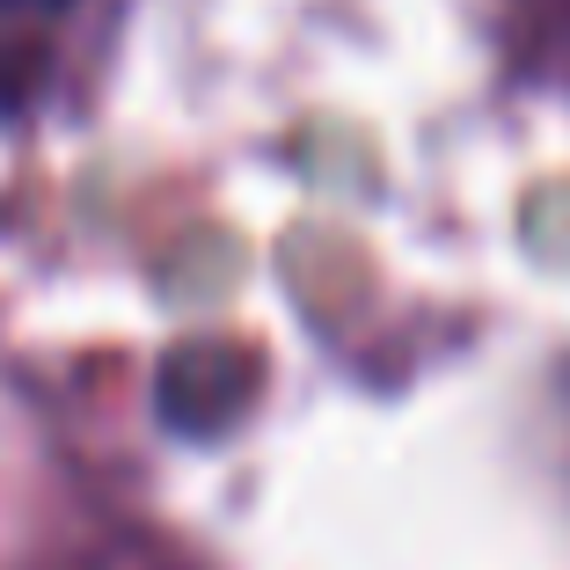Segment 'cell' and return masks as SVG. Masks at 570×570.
<instances>
[{
    "mask_svg": "<svg viewBox=\"0 0 570 570\" xmlns=\"http://www.w3.org/2000/svg\"><path fill=\"white\" fill-rule=\"evenodd\" d=\"M256 395V352L249 344H219V336H198L184 352H168L161 366V417L190 439H213L249 410Z\"/></svg>",
    "mask_w": 570,
    "mask_h": 570,
    "instance_id": "6da1fadb",
    "label": "cell"
},
{
    "mask_svg": "<svg viewBox=\"0 0 570 570\" xmlns=\"http://www.w3.org/2000/svg\"><path fill=\"white\" fill-rule=\"evenodd\" d=\"M0 8H59V0H0Z\"/></svg>",
    "mask_w": 570,
    "mask_h": 570,
    "instance_id": "7a4b0ae2",
    "label": "cell"
}]
</instances>
